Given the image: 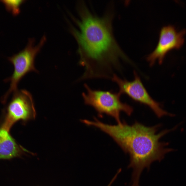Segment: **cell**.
<instances>
[{
    "label": "cell",
    "mask_w": 186,
    "mask_h": 186,
    "mask_svg": "<svg viewBox=\"0 0 186 186\" xmlns=\"http://www.w3.org/2000/svg\"><path fill=\"white\" fill-rule=\"evenodd\" d=\"M78 11L77 27H72L71 32L78 44L79 64L85 69L81 79H111L114 69L119 67L120 58L130 62L114 39L111 17L107 14L98 17L85 5Z\"/></svg>",
    "instance_id": "obj_1"
},
{
    "label": "cell",
    "mask_w": 186,
    "mask_h": 186,
    "mask_svg": "<svg viewBox=\"0 0 186 186\" xmlns=\"http://www.w3.org/2000/svg\"><path fill=\"white\" fill-rule=\"evenodd\" d=\"M92 124L109 135L125 153L129 155L127 167L133 169L131 186H139V179L143 170L149 169L153 162L161 161L166 154L173 150L167 147V143L160 140L176 127L158 132L159 125L149 127L136 122L129 125L123 121L112 125L97 119Z\"/></svg>",
    "instance_id": "obj_2"
},
{
    "label": "cell",
    "mask_w": 186,
    "mask_h": 186,
    "mask_svg": "<svg viewBox=\"0 0 186 186\" xmlns=\"http://www.w3.org/2000/svg\"><path fill=\"white\" fill-rule=\"evenodd\" d=\"M84 86L86 92L82 93V96L85 104L93 107L99 117H102L103 114H106L114 118L119 123L121 122V112H124L129 116L132 114L133 108L121 101V95L119 92L93 89L86 84Z\"/></svg>",
    "instance_id": "obj_3"
},
{
    "label": "cell",
    "mask_w": 186,
    "mask_h": 186,
    "mask_svg": "<svg viewBox=\"0 0 186 186\" xmlns=\"http://www.w3.org/2000/svg\"><path fill=\"white\" fill-rule=\"evenodd\" d=\"M46 37L43 36L39 44L34 46L35 40L29 39L26 47L18 53L8 58L13 65L14 71L12 76L5 79L6 82H10L8 90L1 98V102L5 104L10 95L18 90V85L21 79L27 74L31 72L38 73L34 66L35 57L44 44Z\"/></svg>",
    "instance_id": "obj_4"
},
{
    "label": "cell",
    "mask_w": 186,
    "mask_h": 186,
    "mask_svg": "<svg viewBox=\"0 0 186 186\" xmlns=\"http://www.w3.org/2000/svg\"><path fill=\"white\" fill-rule=\"evenodd\" d=\"M3 112L0 128L9 131L18 121L25 123L34 119L36 113L32 95L25 89L17 90Z\"/></svg>",
    "instance_id": "obj_5"
},
{
    "label": "cell",
    "mask_w": 186,
    "mask_h": 186,
    "mask_svg": "<svg viewBox=\"0 0 186 186\" xmlns=\"http://www.w3.org/2000/svg\"><path fill=\"white\" fill-rule=\"evenodd\" d=\"M134 79L131 81L122 79L114 74L111 80L116 83L121 95L126 94L134 100L149 107L159 118L172 114L164 110L160 104L150 96L137 73L134 72Z\"/></svg>",
    "instance_id": "obj_6"
},
{
    "label": "cell",
    "mask_w": 186,
    "mask_h": 186,
    "mask_svg": "<svg viewBox=\"0 0 186 186\" xmlns=\"http://www.w3.org/2000/svg\"><path fill=\"white\" fill-rule=\"evenodd\" d=\"M186 31H177L171 25L164 26L160 32L158 42L154 50L147 57L151 66L158 60L159 64L163 62L167 53L171 50L181 48L184 42Z\"/></svg>",
    "instance_id": "obj_7"
},
{
    "label": "cell",
    "mask_w": 186,
    "mask_h": 186,
    "mask_svg": "<svg viewBox=\"0 0 186 186\" xmlns=\"http://www.w3.org/2000/svg\"><path fill=\"white\" fill-rule=\"evenodd\" d=\"M26 150L17 142L10 131L0 128V159H11L20 157Z\"/></svg>",
    "instance_id": "obj_8"
},
{
    "label": "cell",
    "mask_w": 186,
    "mask_h": 186,
    "mask_svg": "<svg viewBox=\"0 0 186 186\" xmlns=\"http://www.w3.org/2000/svg\"><path fill=\"white\" fill-rule=\"evenodd\" d=\"M5 5L6 9L16 15L20 12V6L24 2V0H2L1 1Z\"/></svg>",
    "instance_id": "obj_9"
},
{
    "label": "cell",
    "mask_w": 186,
    "mask_h": 186,
    "mask_svg": "<svg viewBox=\"0 0 186 186\" xmlns=\"http://www.w3.org/2000/svg\"><path fill=\"white\" fill-rule=\"evenodd\" d=\"M117 175H115L114 177L113 178V179H112L109 184V185L107 186H110L112 184V183L115 180L116 178Z\"/></svg>",
    "instance_id": "obj_10"
}]
</instances>
